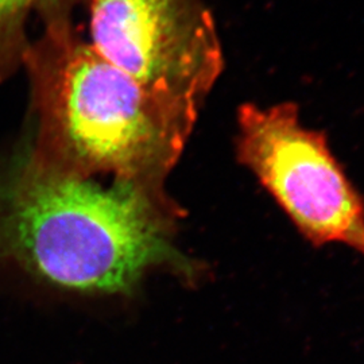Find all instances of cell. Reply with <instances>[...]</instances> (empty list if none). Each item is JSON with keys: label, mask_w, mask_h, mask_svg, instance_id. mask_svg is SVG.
I'll use <instances>...</instances> for the list:
<instances>
[{"label": "cell", "mask_w": 364, "mask_h": 364, "mask_svg": "<svg viewBox=\"0 0 364 364\" xmlns=\"http://www.w3.org/2000/svg\"><path fill=\"white\" fill-rule=\"evenodd\" d=\"M22 57L36 134L28 159L53 174L164 189L198 105L150 91L108 63L78 33L73 14L45 18Z\"/></svg>", "instance_id": "1"}, {"label": "cell", "mask_w": 364, "mask_h": 364, "mask_svg": "<svg viewBox=\"0 0 364 364\" xmlns=\"http://www.w3.org/2000/svg\"><path fill=\"white\" fill-rule=\"evenodd\" d=\"M176 216L165 189L53 174L23 147L0 164V257L52 287L130 294L159 267L191 275Z\"/></svg>", "instance_id": "2"}, {"label": "cell", "mask_w": 364, "mask_h": 364, "mask_svg": "<svg viewBox=\"0 0 364 364\" xmlns=\"http://www.w3.org/2000/svg\"><path fill=\"white\" fill-rule=\"evenodd\" d=\"M237 156L314 245H347L364 255V203L326 136L305 127L297 107L245 105Z\"/></svg>", "instance_id": "3"}, {"label": "cell", "mask_w": 364, "mask_h": 364, "mask_svg": "<svg viewBox=\"0 0 364 364\" xmlns=\"http://www.w3.org/2000/svg\"><path fill=\"white\" fill-rule=\"evenodd\" d=\"M91 45L144 88L200 105L223 68L201 0H88Z\"/></svg>", "instance_id": "4"}, {"label": "cell", "mask_w": 364, "mask_h": 364, "mask_svg": "<svg viewBox=\"0 0 364 364\" xmlns=\"http://www.w3.org/2000/svg\"><path fill=\"white\" fill-rule=\"evenodd\" d=\"M88 0H0V81L11 77L22 66L30 39L27 23L33 15L42 19L73 14Z\"/></svg>", "instance_id": "5"}]
</instances>
